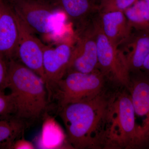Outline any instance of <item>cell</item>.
I'll return each mask as SVG.
<instances>
[{"instance_id": "6da1fadb", "label": "cell", "mask_w": 149, "mask_h": 149, "mask_svg": "<svg viewBox=\"0 0 149 149\" xmlns=\"http://www.w3.org/2000/svg\"><path fill=\"white\" fill-rule=\"evenodd\" d=\"M120 86L110 83L93 98L59 111L72 148L113 149L114 101Z\"/></svg>"}, {"instance_id": "30bf717a", "label": "cell", "mask_w": 149, "mask_h": 149, "mask_svg": "<svg viewBox=\"0 0 149 149\" xmlns=\"http://www.w3.org/2000/svg\"><path fill=\"white\" fill-rule=\"evenodd\" d=\"M72 49V43L70 42H62L55 47L44 45L43 67L49 101L54 88L66 74Z\"/></svg>"}, {"instance_id": "ac0fdd59", "label": "cell", "mask_w": 149, "mask_h": 149, "mask_svg": "<svg viewBox=\"0 0 149 149\" xmlns=\"http://www.w3.org/2000/svg\"><path fill=\"white\" fill-rule=\"evenodd\" d=\"M139 0H103L99 6V13L124 12Z\"/></svg>"}, {"instance_id": "d6986e66", "label": "cell", "mask_w": 149, "mask_h": 149, "mask_svg": "<svg viewBox=\"0 0 149 149\" xmlns=\"http://www.w3.org/2000/svg\"><path fill=\"white\" fill-rule=\"evenodd\" d=\"M16 112L15 102L11 94L6 95L0 92V116L15 115Z\"/></svg>"}, {"instance_id": "7a4b0ae2", "label": "cell", "mask_w": 149, "mask_h": 149, "mask_svg": "<svg viewBox=\"0 0 149 149\" xmlns=\"http://www.w3.org/2000/svg\"><path fill=\"white\" fill-rule=\"evenodd\" d=\"M8 86L15 102L17 117L29 124L42 117L47 107L45 83L38 74L15 59L8 61Z\"/></svg>"}, {"instance_id": "52a82bcc", "label": "cell", "mask_w": 149, "mask_h": 149, "mask_svg": "<svg viewBox=\"0 0 149 149\" xmlns=\"http://www.w3.org/2000/svg\"><path fill=\"white\" fill-rule=\"evenodd\" d=\"M95 17L88 23L75 28L72 56L66 73H90L99 70Z\"/></svg>"}, {"instance_id": "2e32d148", "label": "cell", "mask_w": 149, "mask_h": 149, "mask_svg": "<svg viewBox=\"0 0 149 149\" xmlns=\"http://www.w3.org/2000/svg\"><path fill=\"white\" fill-rule=\"evenodd\" d=\"M28 125L15 115L0 116V148L11 149L14 142L23 136Z\"/></svg>"}, {"instance_id": "ba28073f", "label": "cell", "mask_w": 149, "mask_h": 149, "mask_svg": "<svg viewBox=\"0 0 149 149\" xmlns=\"http://www.w3.org/2000/svg\"><path fill=\"white\" fill-rule=\"evenodd\" d=\"M133 104L137 130L149 142V76L141 71L130 74L128 88Z\"/></svg>"}, {"instance_id": "603a6c76", "label": "cell", "mask_w": 149, "mask_h": 149, "mask_svg": "<svg viewBox=\"0 0 149 149\" xmlns=\"http://www.w3.org/2000/svg\"><path fill=\"white\" fill-rule=\"evenodd\" d=\"M103 0H94L96 4L98 6H99V5L100 3Z\"/></svg>"}, {"instance_id": "9c48e42d", "label": "cell", "mask_w": 149, "mask_h": 149, "mask_svg": "<svg viewBox=\"0 0 149 149\" xmlns=\"http://www.w3.org/2000/svg\"><path fill=\"white\" fill-rule=\"evenodd\" d=\"M14 11V10H13ZM19 31L18 45L15 58L35 72L44 80L46 77L43 67L44 45L37 38L14 11Z\"/></svg>"}, {"instance_id": "7c38bea8", "label": "cell", "mask_w": 149, "mask_h": 149, "mask_svg": "<svg viewBox=\"0 0 149 149\" xmlns=\"http://www.w3.org/2000/svg\"><path fill=\"white\" fill-rule=\"evenodd\" d=\"M118 48L125 57L130 74L141 71L149 53V32L133 29L128 39Z\"/></svg>"}, {"instance_id": "cb8c5ba5", "label": "cell", "mask_w": 149, "mask_h": 149, "mask_svg": "<svg viewBox=\"0 0 149 149\" xmlns=\"http://www.w3.org/2000/svg\"><path fill=\"white\" fill-rule=\"evenodd\" d=\"M147 6H148V8L149 10V0H144Z\"/></svg>"}, {"instance_id": "5b68a950", "label": "cell", "mask_w": 149, "mask_h": 149, "mask_svg": "<svg viewBox=\"0 0 149 149\" xmlns=\"http://www.w3.org/2000/svg\"><path fill=\"white\" fill-rule=\"evenodd\" d=\"M114 118V149L139 148L146 145L137 130L130 93L124 86H120L116 93Z\"/></svg>"}, {"instance_id": "3957f363", "label": "cell", "mask_w": 149, "mask_h": 149, "mask_svg": "<svg viewBox=\"0 0 149 149\" xmlns=\"http://www.w3.org/2000/svg\"><path fill=\"white\" fill-rule=\"evenodd\" d=\"M111 83L99 70L90 73L68 72L54 88L51 99H56L59 111L68 104L93 98Z\"/></svg>"}, {"instance_id": "e0dca14e", "label": "cell", "mask_w": 149, "mask_h": 149, "mask_svg": "<svg viewBox=\"0 0 149 149\" xmlns=\"http://www.w3.org/2000/svg\"><path fill=\"white\" fill-rule=\"evenodd\" d=\"M123 12L132 29L149 32V10L144 0H139Z\"/></svg>"}, {"instance_id": "9a60e30c", "label": "cell", "mask_w": 149, "mask_h": 149, "mask_svg": "<svg viewBox=\"0 0 149 149\" xmlns=\"http://www.w3.org/2000/svg\"><path fill=\"white\" fill-rule=\"evenodd\" d=\"M42 117L44 118L42 131L37 140L38 148H70L68 146H70L68 142L66 134L56 119L46 112Z\"/></svg>"}, {"instance_id": "ffe728a7", "label": "cell", "mask_w": 149, "mask_h": 149, "mask_svg": "<svg viewBox=\"0 0 149 149\" xmlns=\"http://www.w3.org/2000/svg\"><path fill=\"white\" fill-rule=\"evenodd\" d=\"M8 61L0 55V92H4L8 86Z\"/></svg>"}, {"instance_id": "277c9868", "label": "cell", "mask_w": 149, "mask_h": 149, "mask_svg": "<svg viewBox=\"0 0 149 149\" xmlns=\"http://www.w3.org/2000/svg\"><path fill=\"white\" fill-rule=\"evenodd\" d=\"M13 9L33 33L55 37L61 26L62 11L47 0H12Z\"/></svg>"}, {"instance_id": "5bb4252c", "label": "cell", "mask_w": 149, "mask_h": 149, "mask_svg": "<svg viewBox=\"0 0 149 149\" xmlns=\"http://www.w3.org/2000/svg\"><path fill=\"white\" fill-rule=\"evenodd\" d=\"M62 11L75 28L91 21L99 13V6L94 0H50Z\"/></svg>"}, {"instance_id": "7402d4cb", "label": "cell", "mask_w": 149, "mask_h": 149, "mask_svg": "<svg viewBox=\"0 0 149 149\" xmlns=\"http://www.w3.org/2000/svg\"><path fill=\"white\" fill-rule=\"evenodd\" d=\"M141 70H143L144 73L149 76V53L145 59Z\"/></svg>"}, {"instance_id": "8fae6325", "label": "cell", "mask_w": 149, "mask_h": 149, "mask_svg": "<svg viewBox=\"0 0 149 149\" xmlns=\"http://www.w3.org/2000/svg\"><path fill=\"white\" fill-rule=\"evenodd\" d=\"M19 39L17 22L12 8L0 0V55L8 61L15 58Z\"/></svg>"}, {"instance_id": "44dd1931", "label": "cell", "mask_w": 149, "mask_h": 149, "mask_svg": "<svg viewBox=\"0 0 149 149\" xmlns=\"http://www.w3.org/2000/svg\"><path fill=\"white\" fill-rule=\"evenodd\" d=\"M17 139L13 144L11 149H33L35 146L31 142L24 139L23 136Z\"/></svg>"}, {"instance_id": "4fadbf2b", "label": "cell", "mask_w": 149, "mask_h": 149, "mask_svg": "<svg viewBox=\"0 0 149 149\" xmlns=\"http://www.w3.org/2000/svg\"><path fill=\"white\" fill-rule=\"evenodd\" d=\"M98 19L104 35L117 48L128 39L133 30L123 12L99 13Z\"/></svg>"}, {"instance_id": "8992f818", "label": "cell", "mask_w": 149, "mask_h": 149, "mask_svg": "<svg viewBox=\"0 0 149 149\" xmlns=\"http://www.w3.org/2000/svg\"><path fill=\"white\" fill-rule=\"evenodd\" d=\"M97 15L94 18L97 49L98 68L109 81L128 88L130 72L126 60L118 48L108 40L101 28Z\"/></svg>"}]
</instances>
